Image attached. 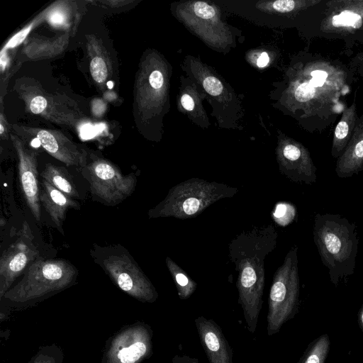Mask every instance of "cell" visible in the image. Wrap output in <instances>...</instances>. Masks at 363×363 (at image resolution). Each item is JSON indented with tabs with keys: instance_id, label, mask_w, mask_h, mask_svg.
Masks as SVG:
<instances>
[{
	"instance_id": "obj_1",
	"label": "cell",
	"mask_w": 363,
	"mask_h": 363,
	"mask_svg": "<svg viewBox=\"0 0 363 363\" xmlns=\"http://www.w3.org/2000/svg\"><path fill=\"white\" fill-rule=\"evenodd\" d=\"M277 237L273 225L254 226L236 235L228 245L229 259L238 272V303L251 333L256 330L263 303L264 260L276 248Z\"/></svg>"
},
{
	"instance_id": "obj_2",
	"label": "cell",
	"mask_w": 363,
	"mask_h": 363,
	"mask_svg": "<svg viewBox=\"0 0 363 363\" xmlns=\"http://www.w3.org/2000/svg\"><path fill=\"white\" fill-rule=\"evenodd\" d=\"M313 235L330 280L337 286L354 272L359 244L357 226L340 214L317 213Z\"/></svg>"
},
{
	"instance_id": "obj_3",
	"label": "cell",
	"mask_w": 363,
	"mask_h": 363,
	"mask_svg": "<svg viewBox=\"0 0 363 363\" xmlns=\"http://www.w3.org/2000/svg\"><path fill=\"white\" fill-rule=\"evenodd\" d=\"M238 189L225 184L191 178L172 186L165 198L147 212L149 218H194L220 199L231 198Z\"/></svg>"
},
{
	"instance_id": "obj_4",
	"label": "cell",
	"mask_w": 363,
	"mask_h": 363,
	"mask_svg": "<svg viewBox=\"0 0 363 363\" xmlns=\"http://www.w3.org/2000/svg\"><path fill=\"white\" fill-rule=\"evenodd\" d=\"M299 295L298 247L294 245L273 277L268 298V335L278 333L282 325L294 317L298 308Z\"/></svg>"
},
{
	"instance_id": "obj_5",
	"label": "cell",
	"mask_w": 363,
	"mask_h": 363,
	"mask_svg": "<svg viewBox=\"0 0 363 363\" xmlns=\"http://www.w3.org/2000/svg\"><path fill=\"white\" fill-rule=\"evenodd\" d=\"M90 254L95 263L123 291L148 301L157 298L155 287L123 246L94 244Z\"/></svg>"
},
{
	"instance_id": "obj_6",
	"label": "cell",
	"mask_w": 363,
	"mask_h": 363,
	"mask_svg": "<svg viewBox=\"0 0 363 363\" xmlns=\"http://www.w3.org/2000/svg\"><path fill=\"white\" fill-rule=\"evenodd\" d=\"M24 272L23 278L12 292L18 296H40L66 287L75 280L78 270L66 259L39 257Z\"/></svg>"
},
{
	"instance_id": "obj_7",
	"label": "cell",
	"mask_w": 363,
	"mask_h": 363,
	"mask_svg": "<svg viewBox=\"0 0 363 363\" xmlns=\"http://www.w3.org/2000/svg\"><path fill=\"white\" fill-rule=\"evenodd\" d=\"M84 177L90 185L93 196L107 206H116L132 194L137 179L123 175L111 162L98 158L83 168Z\"/></svg>"
},
{
	"instance_id": "obj_8",
	"label": "cell",
	"mask_w": 363,
	"mask_h": 363,
	"mask_svg": "<svg viewBox=\"0 0 363 363\" xmlns=\"http://www.w3.org/2000/svg\"><path fill=\"white\" fill-rule=\"evenodd\" d=\"M345 84L341 71L327 62H315L308 79L299 84L294 97L298 102L312 103L315 110L328 104Z\"/></svg>"
},
{
	"instance_id": "obj_9",
	"label": "cell",
	"mask_w": 363,
	"mask_h": 363,
	"mask_svg": "<svg viewBox=\"0 0 363 363\" xmlns=\"http://www.w3.org/2000/svg\"><path fill=\"white\" fill-rule=\"evenodd\" d=\"M12 140L18 156V179L23 198L34 218L39 220L40 185L38 179L35 152L14 135H12Z\"/></svg>"
},
{
	"instance_id": "obj_10",
	"label": "cell",
	"mask_w": 363,
	"mask_h": 363,
	"mask_svg": "<svg viewBox=\"0 0 363 363\" xmlns=\"http://www.w3.org/2000/svg\"><path fill=\"white\" fill-rule=\"evenodd\" d=\"M28 230H26L27 231ZM23 233L11 244L0 257L1 291L9 285L39 257V251L34 245L28 234Z\"/></svg>"
},
{
	"instance_id": "obj_11",
	"label": "cell",
	"mask_w": 363,
	"mask_h": 363,
	"mask_svg": "<svg viewBox=\"0 0 363 363\" xmlns=\"http://www.w3.org/2000/svg\"><path fill=\"white\" fill-rule=\"evenodd\" d=\"M363 27V0H333L326 3L320 29L324 33L349 34Z\"/></svg>"
},
{
	"instance_id": "obj_12",
	"label": "cell",
	"mask_w": 363,
	"mask_h": 363,
	"mask_svg": "<svg viewBox=\"0 0 363 363\" xmlns=\"http://www.w3.org/2000/svg\"><path fill=\"white\" fill-rule=\"evenodd\" d=\"M279 161L280 172L289 180L308 185L315 183L317 168L303 145L294 142L286 143L281 149Z\"/></svg>"
},
{
	"instance_id": "obj_13",
	"label": "cell",
	"mask_w": 363,
	"mask_h": 363,
	"mask_svg": "<svg viewBox=\"0 0 363 363\" xmlns=\"http://www.w3.org/2000/svg\"><path fill=\"white\" fill-rule=\"evenodd\" d=\"M35 133L38 143L53 157L67 166L84 168L86 165V152L62 133L42 128L21 127Z\"/></svg>"
},
{
	"instance_id": "obj_14",
	"label": "cell",
	"mask_w": 363,
	"mask_h": 363,
	"mask_svg": "<svg viewBox=\"0 0 363 363\" xmlns=\"http://www.w3.org/2000/svg\"><path fill=\"white\" fill-rule=\"evenodd\" d=\"M194 323L209 363H233L232 347L220 325L203 315L197 317Z\"/></svg>"
},
{
	"instance_id": "obj_15",
	"label": "cell",
	"mask_w": 363,
	"mask_h": 363,
	"mask_svg": "<svg viewBox=\"0 0 363 363\" xmlns=\"http://www.w3.org/2000/svg\"><path fill=\"white\" fill-rule=\"evenodd\" d=\"M335 170L342 179L363 171V116L357 119L347 145L337 160Z\"/></svg>"
},
{
	"instance_id": "obj_16",
	"label": "cell",
	"mask_w": 363,
	"mask_h": 363,
	"mask_svg": "<svg viewBox=\"0 0 363 363\" xmlns=\"http://www.w3.org/2000/svg\"><path fill=\"white\" fill-rule=\"evenodd\" d=\"M40 201L57 230L62 234L66 211L69 208H80L73 198L67 196L44 179L40 183Z\"/></svg>"
},
{
	"instance_id": "obj_17",
	"label": "cell",
	"mask_w": 363,
	"mask_h": 363,
	"mask_svg": "<svg viewBox=\"0 0 363 363\" xmlns=\"http://www.w3.org/2000/svg\"><path fill=\"white\" fill-rule=\"evenodd\" d=\"M357 119L356 104L353 103L344 110L335 128L331 150L334 158L337 159L345 150L352 135Z\"/></svg>"
},
{
	"instance_id": "obj_18",
	"label": "cell",
	"mask_w": 363,
	"mask_h": 363,
	"mask_svg": "<svg viewBox=\"0 0 363 363\" xmlns=\"http://www.w3.org/2000/svg\"><path fill=\"white\" fill-rule=\"evenodd\" d=\"M42 179L71 198H79V194L71 177L60 167L47 164L40 173Z\"/></svg>"
},
{
	"instance_id": "obj_19",
	"label": "cell",
	"mask_w": 363,
	"mask_h": 363,
	"mask_svg": "<svg viewBox=\"0 0 363 363\" xmlns=\"http://www.w3.org/2000/svg\"><path fill=\"white\" fill-rule=\"evenodd\" d=\"M165 262L176 286L179 298L182 300L189 298L197 288L196 282L169 257H166Z\"/></svg>"
},
{
	"instance_id": "obj_20",
	"label": "cell",
	"mask_w": 363,
	"mask_h": 363,
	"mask_svg": "<svg viewBox=\"0 0 363 363\" xmlns=\"http://www.w3.org/2000/svg\"><path fill=\"white\" fill-rule=\"evenodd\" d=\"M330 348V337L323 334L309 343L297 363H325Z\"/></svg>"
},
{
	"instance_id": "obj_21",
	"label": "cell",
	"mask_w": 363,
	"mask_h": 363,
	"mask_svg": "<svg viewBox=\"0 0 363 363\" xmlns=\"http://www.w3.org/2000/svg\"><path fill=\"white\" fill-rule=\"evenodd\" d=\"M147 351V347L144 342H137L129 347L121 350L118 357L121 363H135L143 357Z\"/></svg>"
},
{
	"instance_id": "obj_22",
	"label": "cell",
	"mask_w": 363,
	"mask_h": 363,
	"mask_svg": "<svg viewBox=\"0 0 363 363\" xmlns=\"http://www.w3.org/2000/svg\"><path fill=\"white\" fill-rule=\"evenodd\" d=\"M90 72L96 82H105L108 76V69L104 59L100 57H94L90 62Z\"/></svg>"
},
{
	"instance_id": "obj_23",
	"label": "cell",
	"mask_w": 363,
	"mask_h": 363,
	"mask_svg": "<svg viewBox=\"0 0 363 363\" xmlns=\"http://www.w3.org/2000/svg\"><path fill=\"white\" fill-rule=\"evenodd\" d=\"M291 211L290 205L285 203H279L276 206L275 211L273 213L274 220L279 225H285L291 220L287 216L288 212Z\"/></svg>"
},
{
	"instance_id": "obj_24",
	"label": "cell",
	"mask_w": 363,
	"mask_h": 363,
	"mask_svg": "<svg viewBox=\"0 0 363 363\" xmlns=\"http://www.w3.org/2000/svg\"><path fill=\"white\" fill-rule=\"evenodd\" d=\"M204 89L211 96L220 95L223 89L222 83L214 77H208L203 82Z\"/></svg>"
},
{
	"instance_id": "obj_25",
	"label": "cell",
	"mask_w": 363,
	"mask_h": 363,
	"mask_svg": "<svg viewBox=\"0 0 363 363\" xmlns=\"http://www.w3.org/2000/svg\"><path fill=\"white\" fill-rule=\"evenodd\" d=\"M194 10L197 16L204 19L211 18L216 14L214 9L203 1L196 2L194 6Z\"/></svg>"
},
{
	"instance_id": "obj_26",
	"label": "cell",
	"mask_w": 363,
	"mask_h": 363,
	"mask_svg": "<svg viewBox=\"0 0 363 363\" xmlns=\"http://www.w3.org/2000/svg\"><path fill=\"white\" fill-rule=\"evenodd\" d=\"M47 106L48 101L46 98L38 95L31 99L29 107L33 113L40 114L45 111Z\"/></svg>"
},
{
	"instance_id": "obj_27",
	"label": "cell",
	"mask_w": 363,
	"mask_h": 363,
	"mask_svg": "<svg viewBox=\"0 0 363 363\" xmlns=\"http://www.w3.org/2000/svg\"><path fill=\"white\" fill-rule=\"evenodd\" d=\"M32 25H30L27 28L18 32L17 34L13 35L11 39L5 45L4 49L13 48L20 44L26 37L27 34L30 30Z\"/></svg>"
},
{
	"instance_id": "obj_28",
	"label": "cell",
	"mask_w": 363,
	"mask_h": 363,
	"mask_svg": "<svg viewBox=\"0 0 363 363\" xmlns=\"http://www.w3.org/2000/svg\"><path fill=\"white\" fill-rule=\"evenodd\" d=\"M149 82L153 89H160L163 84L162 74L158 70L153 71L149 77Z\"/></svg>"
},
{
	"instance_id": "obj_29",
	"label": "cell",
	"mask_w": 363,
	"mask_h": 363,
	"mask_svg": "<svg viewBox=\"0 0 363 363\" xmlns=\"http://www.w3.org/2000/svg\"><path fill=\"white\" fill-rule=\"evenodd\" d=\"M49 21L53 26H60L65 23L66 16L61 11H55L50 13Z\"/></svg>"
},
{
	"instance_id": "obj_30",
	"label": "cell",
	"mask_w": 363,
	"mask_h": 363,
	"mask_svg": "<svg viewBox=\"0 0 363 363\" xmlns=\"http://www.w3.org/2000/svg\"><path fill=\"white\" fill-rule=\"evenodd\" d=\"M100 126H94L92 125H84L82 129L81 135L83 138L88 139L95 136L97 134V130H100Z\"/></svg>"
},
{
	"instance_id": "obj_31",
	"label": "cell",
	"mask_w": 363,
	"mask_h": 363,
	"mask_svg": "<svg viewBox=\"0 0 363 363\" xmlns=\"http://www.w3.org/2000/svg\"><path fill=\"white\" fill-rule=\"evenodd\" d=\"M172 363H199V362L196 357H192L185 354H176L173 357Z\"/></svg>"
},
{
	"instance_id": "obj_32",
	"label": "cell",
	"mask_w": 363,
	"mask_h": 363,
	"mask_svg": "<svg viewBox=\"0 0 363 363\" xmlns=\"http://www.w3.org/2000/svg\"><path fill=\"white\" fill-rule=\"evenodd\" d=\"M183 107L187 111H191L194 108V101L189 94H184L181 98Z\"/></svg>"
},
{
	"instance_id": "obj_33",
	"label": "cell",
	"mask_w": 363,
	"mask_h": 363,
	"mask_svg": "<svg viewBox=\"0 0 363 363\" xmlns=\"http://www.w3.org/2000/svg\"><path fill=\"white\" fill-rule=\"evenodd\" d=\"M269 61V55L267 52H262L257 60V66L259 67H265Z\"/></svg>"
},
{
	"instance_id": "obj_34",
	"label": "cell",
	"mask_w": 363,
	"mask_h": 363,
	"mask_svg": "<svg viewBox=\"0 0 363 363\" xmlns=\"http://www.w3.org/2000/svg\"><path fill=\"white\" fill-rule=\"evenodd\" d=\"M357 322H358L359 328L361 329L362 332L363 333V303L358 311Z\"/></svg>"
},
{
	"instance_id": "obj_35",
	"label": "cell",
	"mask_w": 363,
	"mask_h": 363,
	"mask_svg": "<svg viewBox=\"0 0 363 363\" xmlns=\"http://www.w3.org/2000/svg\"><path fill=\"white\" fill-rule=\"evenodd\" d=\"M4 131V125H3L2 123H1V124H0V134L2 135Z\"/></svg>"
},
{
	"instance_id": "obj_36",
	"label": "cell",
	"mask_w": 363,
	"mask_h": 363,
	"mask_svg": "<svg viewBox=\"0 0 363 363\" xmlns=\"http://www.w3.org/2000/svg\"><path fill=\"white\" fill-rule=\"evenodd\" d=\"M358 57H359L362 61H363V54L360 55Z\"/></svg>"
}]
</instances>
